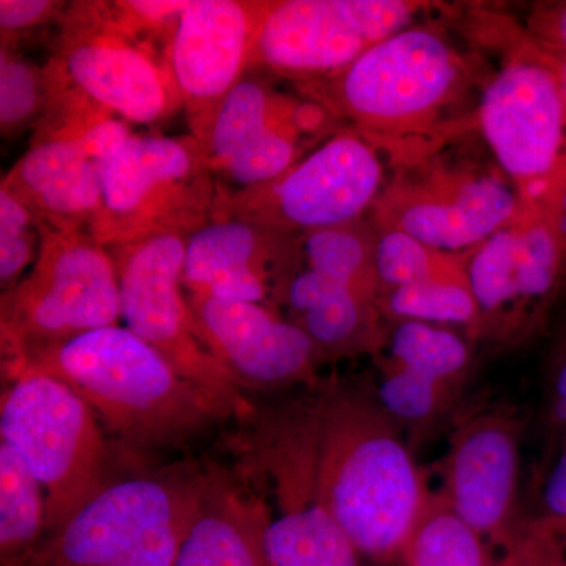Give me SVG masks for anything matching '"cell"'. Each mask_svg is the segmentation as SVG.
Instances as JSON below:
<instances>
[{"mask_svg": "<svg viewBox=\"0 0 566 566\" xmlns=\"http://www.w3.org/2000/svg\"><path fill=\"white\" fill-rule=\"evenodd\" d=\"M319 499L360 556L401 560L433 491L371 390L329 381L300 401Z\"/></svg>", "mask_w": 566, "mask_h": 566, "instance_id": "cell-1", "label": "cell"}, {"mask_svg": "<svg viewBox=\"0 0 566 566\" xmlns=\"http://www.w3.org/2000/svg\"><path fill=\"white\" fill-rule=\"evenodd\" d=\"M22 370L61 379L133 450L181 446L232 417L122 324L2 364L3 379Z\"/></svg>", "mask_w": 566, "mask_h": 566, "instance_id": "cell-2", "label": "cell"}, {"mask_svg": "<svg viewBox=\"0 0 566 566\" xmlns=\"http://www.w3.org/2000/svg\"><path fill=\"white\" fill-rule=\"evenodd\" d=\"M469 69L431 25L415 24L379 41L352 65L301 92L378 145L423 137L465 92Z\"/></svg>", "mask_w": 566, "mask_h": 566, "instance_id": "cell-3", "label": "cell"}, {"mask_svg": "<svg viewBox=\"0 0 566 566\" xmlns=\"http://www.w3.org/2000/svg\"><path fill=\"white\" fill-rule=\"evenodd\" d=\"M233 474L259 502L273 566H363L359 551L327 512L312 471L300 401L245 417Z\"/></svg>", "mask_w": 566, "mask_h": 566, "instance_id": "cell-4", "label": "cell"}, {"mask_svg": "<svg viewBox=\"0 0 566 566\" xmlns=\"http://www.w3.org/2000/svg\"><path fill=\"white\" fill-rule=\"evenodd\" d=\"M200 472L164 469L112 480L48 535L24 566H175Z\"/></svg>", "mask_w": 566, "mask_h": 566, "instance_id": "cell-5", "label": "cell"}, {"mask_svg": "<svg viewBox=\"0 0 566 566\" xmlns=\"http://www.w3.org/2000/svg\"><path fill=\"white\" fill-rule=\"evenodd\" d=\"M169 43L136 28L117 2H76L61 14L48 81L126 122L151 125L182 107Z\"/></svg>", "mask_w": 566, "mask_h": 566, "instance_id": "cell-6", "label": "cell"}, {"mask_svg": "<svg viewBox=\"0 0 566 566\" xmlns=\"http://www.w3.org/2000/svg\"><path fill=\"white\" fill-rule=\"evenodd\" d=\"M566 182L520 200L515 218L468 253L479 308L472 340L521 344L566 294Z\"/></svg>", "mask_w": 566, "mask_h": 566, "instance_id": "cell-7", "label": "cell"}, {"mask_svg": "<svg viewBox=\"0 0 566 566\" xmlns=\"http://www.w3.org/2000/svg\"><path fill=\"white\" fill-rule=\"evenodd\" d=\"M3 381L0 439L43 486L48 536L109 485V446L91 406L61 379L22 370Z\"/></svg>", "mask_w": 566, "mask_h": 566, "instance_id": "cell-8", "label": "cell"}, {"mask_svg": "<svg viewBox=\"0 0 566 566\" xmlns=\"http://www.w3.org/2000/svg\"><path fill=\"white\" fill-rule=\"evenodd\" d=\"M120 322L117 270L91 232L44 230L39 259L2 292V364Z\"/></svg>", "mask_w": 566, "mask_h": 566, "instance_id": "cell-9", "label": "cell"}, {"mask_svg": "<svg viewBox=\"0 0 566 566\" xmlns=\"http://www.w3.org/2000/svg\"><path fill=\"white\" fill-rule=\"evenodd\" d=\"M102 208L91 227L98 243L186 232L214 216L219 193L192 136L132 134L104 158Z\"/></svg>", "mask_w": 566, "mask_h": 566, "instance_id": "cell-10", "label": "cell"}, {"mask_svg": "<svg viewBox=\"0 0 566 566\" xmlns=\"http://www.w3.org/2000/svg\"><path fill=\"white\" fill-rule=\"evenodd\" d=\"M340 120L311 96L279 91L270 77L248 71L197 137L219 199L268 185L324 140Z\"/></svg>", "mask_w": 566, "mask_h": 566, "instance_id": "cell-11", "label": "cell"}, {"mask_svg": "<svg viewBox=\"0 0 566 566\" xmlns=\"http://www.w3.org/2000/svg\"><path fill=\"white\" fill-rule=\"evenodd\" d=\"M191 233L159 232L109 245L118 279L120 322L153 346L175 370L243 420L253 406L193 331L182 289Z\"/></svg>", "mask_w": 566, "mask_h": 566, "instance_id": "cell-12", "label": "cell"}, {"mask_svg": "<svg viewBox=\"0 0 566 566\" xmlns=\"http://www.w3.org/2000/svg\"><path fill=\"white\" fill-rule=\"evenodd\" d=\"M386 185L378 145L346 126L275 180L218 202L214 216L300 238L363 221Z\"/></svg>", "mask_w": 566, "mask_h": 566, "instance_id": "cell-13", "label": "cell"}, {"mask_svg": "<svg viewBox=\"0 0 566 566\" xmlns=\"http://www.w3.org/2000/svg\"><path fill=\"white\" fill-rule=\"evenodd\" d=\"M480 132L517 200L566 182V104L545 52L520 31L480 98Z\"/></svg>", "mask_w": 566, "mask_h": 566, "instance_id": "cell-14", "label": "cell"}, {"mask_svg": "<svg viewBox=\"0 0 566 566\" xmlns=\"http://www.w3.org/2000/svg\"><path fill=\"white\" fill-rule=\"evenodd\" d=\"M433 7L415 0L260 2L249 71L300 84L334 76Z\"/></svg>", "mask_w": 566, "mask_h": 566, "instance_id": "cell-15", "label": "cell"}, {"mask_svg": "<svg viewBox=\"0 0 566 566\" xmlns=\"http://www.w3.org/2000/svg\"><path fill=\"white\" fill-rule=\"evenodd\" d=\"M132 134L128 123L93 104H55L2 188L33 212L43 230L91 232L102 208L104 158Z\"/></svg>", "mask_w": 566, "mask_h": 566, "instance_id": "cell-16", "label": "cell"}, {"mask_svg": "<svg viewBox=\"0 0 566 566\" xmlns=\"http://www.w3.org/2000/svg\"><path fill=\"white\" fill-rule=\"evenodd\" d=\"M371 208L376 230H395L450 253H469L515 218L502 174L469 164L406 163Z\"/></svg>", "mask_w": 566, "mask_h": 566, "instance_id": "cell-17", "label": "cell"}, {"mask_svg": "<svg viewBox=\"0 0 566 566\" xmlns=\"http://www.w3.org/2000/svg\"><path fill=\"white\" fill-rule=\"evenodd\" d=\"M520 422L501 408L475 409L455 424L436 494L499 553L512 543L521 475Z\"/></svg>", "mask_w": 566, "mask_h": 566, "instance_id": "cell-18", "label": "cell"}, {"mask_svg": "<svg viewBox=\"0 0 566 566\" xmlns=\"http://www.w3.org/2000/svg\"><path fill=\"white\" fill-rule=\"evenodd\" d=\"M374 360L379 405L409 442H422L455 408L474 356L469 342L447 327L398 322L390 323Z\"/></svg>", "mask_w": 566, "mask_h": 566, "instance_id": "cell-19", "label": "cell"}, {"mask_svg": "<svg viewBox=\"0 0 566 566\" xmlns=\"http://www.w3.org/2000/svg\"><path fill=\"white\" fill-rule=\"evenodd\" d=\"M193 331L241 390L273 392L318 385L315 346L277 308L245 301L188 296Z\"/></svg>", "mask_w": 566, "mask_h": 566, "instance_id": "cell-20", "label": "cell"}, {"mask_svg": "<svg viewBox=\"0 0 566 566\" xmlns=\"http://www.w3.org/2000/svg\"><path fill=\"white\" fill-rule=\"evenodd\" d=\"M260 2L191 0L167 48V61L192 136L249 71Z\"/></svg>", "mask_w": 566, "mask_h": 566, "instance_id": "cell-21", "label": "cell"}, {"mask_svg": "<svg viewBox=\"0 0 566 566\" xmlns=\"http://www.w3.org/2000/svg\"><path fill=\"white\" fill-rule=\"evenodd\" d=\"M296 240L260 223L214 216L189 234L182 289L188 296L274 307L275 293L293 264Z\"/></svg>", "mask_w": 566, "mask_h": 566, "instance_id": "cell-22", "label": "cell"}, {"mask_svg": "<svg viewBox=\"0 0 566 566\" xmlns=\"http://www.w3.org/2000/svg\"><path fill=\"white\" fill-rule=\"evenodd\" d=\"M274 305L300 326L315 346L319 365L346 357H375L386 344L389 327L374 297L348 283L297 262L283 279Z\"/></svg>", "mask_w": 566, "mask_h": 566, "instance_id": "cell-23", "label": "cell"}, {"mask_svg": "<svg viewBox=\"0 0 566 566\" xmlns=\"http://www.w3.org/2000/svg\"><path fill=\"white\" fill-rule=\"evenodd\" d=\"M175 566H273L259 502L223 468L200 472V490Z\"/></svg>", "mask_w": 566, "mask_h": 566, "instance_id": "cell-24", "label": "cell"}, {"mask_svg": "<svg viewBox=\"0 0 566 566\" xmlns=\"http://www.w3.org/2000/svg\"><path fill=\"white\" fill-rule=\"evenodd\" d=\"M46 538V495L20 453L0 439V566H24Z\"/></svg>", "mask_w": 566, "mask_h": 566, "instance_id": "cell-25", "label": "cell"}, {"mask_svg": "<svg viewBox=\"0 0 566 566\" xmlns=\"http://www.w3.org/2000/svg\"><path fill=\"white\" fill-rule=\"evenodd\" d=\"M378 307L389 323L463 324L471 340L479 324L468 260L449 273L379 292Z\"/></svg>", "mask_w": 566, "mask_h": 566, "instance_id": "cell-26", "label": "cell"}, {"mask_svg": "<svg viewBox=\"0 0 566 566\" xmlns=\"http://www.w3.org/2000/svg\"><path fill=\"white\" fill-rule=\"evenodd\" d=\"M375 248V227L363 219L297 238L296 260L311 270L348 283L378 303Z\"/></svg>", "mask_w": 566, "mask_h": 566, "instance_id": "cell-27", "label": "cell"}, {"mask_svg": "<svg viewBox=\"0 0 566 566\" xmlns=\"http://www.w3.org/2000/svg\"><path fill=\"white\" fill-rule=\"evenodd\" d=\"M401 562L405 566H509L434 491Z\"/></svg>", "mask_w": 566, "mask_h": 566, "instance_id": "cell-28", "label": "cell"}, {"mask_svg": "<svg viewBox=\"0 0 566 566\" xmlns=\"http://www.w3.org/2000/svg\"><path fill=\"white\" fill-rule=\"evenodd\" d=\"M50 102L46 73L2 46L0 52V126L3 136L41 120Z\"/></svg>", "mask_w": 566, "mask_h": 566, "instance_id": "cell-29", "label": "cell"}, {"mask_svg": "<svg viewBox=\"0 0 566 566\" xmlns=\"http://www.w3.org/2000/svg\"><path fill=\"white\" fill-rule=\"evenodd\" d=\"M44 230L33 212L0 186V283L3 292L17 285L35 264Z\"/></svg>", "mask_w": 566, "mask_h": 566, "instance_id": "cell-30", "label": "cell"}, {"mask_svg": "<svg viewBox=\"0 0 566 566\" xmlns=\"http://www.w3.org/2000/svg\"><path fill=\"white\" fill-rule=\"evenodd\" d=\"M527 520L556 535L566 547V441L549 455L538 509Z\"/></svg>", "mask_w": 566, "mask_h": 566, "instance_id": "cell-31", "label": "cell"}, {"mask_svg": "<svg viewBox=\"0 0 566 566\" xmlns=\"http://www.w3.org/2000/svg\"><path fill=\"white\" fill-rule=\"evenodd\" d=\"M502 556L509 566H566L564 543L527 517L521 521Z\"/></svg>", "mask_w": 566, "mask_h": 566, "instance_id": "cell-32", "label": "cell"}, {"mask_svg": "<svg viewBox=\"0 0 566 566\" xmlns=\"http://www.w3.org/2000/svg\"><path fill=\"white\" fill-rule=\"evenodd\" d=\"M543 420L549 438V455L566 441V337L551 363L545 386Z\"/></svg>", "mask_w": 566, "mask_h": 566, "instance_id": "cell-33", "label": "cell"}, {"mask_svg": "<svg viewBox=\"0 0 566 566\" xmlns=\"http://www.w3.org/2000/svg\"><path fill=\"white\" fill-rule=\"evenodd\" d=\"M523 32L543 50L566 55V0L534 3Z\"/></svg>", "mask_w": 566, "mask_h": 566, "instance_id": "cell-34", "label": "cell"}, {"mask_svg": "<svg viewBox=\"0 0 566 566\" xmlns=\"http://www.w3.org/2000/svg\"><path fill=\"white\" fill-rule=\"evenodd\" d=\"M62 3L50 0H0L2 39L29 32L57 14Z\"/></svg>", "mask_w": 566, "mask_h": 566, "instance_id": "cell-35", "label": "cell"}, {"mask_svg": "<svg viewBox=\"0 0 566 566\" xmlns=\"http://www.w3.org/2000/svg\"><path fill=\"white\" fill-rule=\"evenodd\" d=\"M543 52H545L551 69H553L554 73H556L558 87H560L562 96H564L566 104V55L554 54V52L545 50H543Z\"/></svg>", "mask_w": 566, "mask_h": 566, "instance_id": "cell-36", "label": "cell"}, {"mask_svg": "<svg viewBox=\"0 0 566 566\" xmlns=\"http://www.w3.org/2000/svg\"><path fill=\"white\" fill-rule=\"evenodd\" d=\"M565 286H566V260H565Z\"/></svg>", "mask_w": 566, "mask_h": 566, "instance_id": "cell-37", "label": "cell"}]
</instances>
